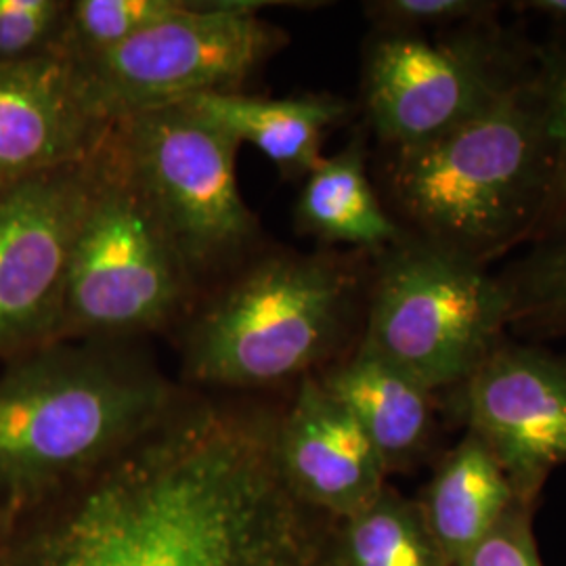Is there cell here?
Listing matches in <instances>:
<instances>
[{
	"mask_svg": "<svg viewBox=\"0 0 566 566\" xmlns=\"http://www.w3.org/2000/svg\"><path fill=\"white\" fill-rule=\"evenodd\" d=\"M537 86L556 149V202L549 231L566 223V32L554 30L549 41L537 44Z\"/></svg>",
	"mask_w": 566,
	"mask_h": 566,
	"instance_id": "cell-23",
	"label": "cell"
},
{
	"mask_svg": "<svg viewBox=\"0 0 566 566\" xmlns=\"http://www.w3.org/2000/svg\"><path fill=\"white\" fill-rule=\"evenodd\" d=\"M277 464L292 493L311 507L348 518L369 506L388 474L364 428L317 376H304L275 437Z\"/></svg>",
	"mask_w": 566,
	"mask_h": 566,
	"instance_id": "cell-13",
	"label": "cell"
},
{
	"mask_svg": "<svg viewBox=\"0 0 566 566\" xmlns=\"http://www.w3.org/2000/svg\"><path fill=\"white\" fill-rule=\"evenodd\" d=\"M518 11L542 15L554 23V30L566 32V0H525L514 4Z\"/></svg>",
	"mask_w": 566,
	"mask_h": 566,
	"instance_id": "cell-25",
	"label": "cell"
},
{
	"mask_svg": "<svg viewBox=\"0 0 566 566\" xmlns=\"http://www.w3.org/2000/svg\"><path fill=\"white\" fill-rule=\"evenodd\" d=\"M531 507L514 504L485 539L458 566H542L531 531Z\"/></svg>",
	"mask_w": 566,
	"mask_h": 566,
	"instance_id": "cell-24",
	"label": "cell"
},
{
	"mask_svg": "<svg viewBox=\"0 0 566 566\" xmlns=\"http://www.w3.org/2000/svg\"><path fill=\"white\" fill-rule=\"evenodd\" d=\"M460 390L468 432L502 465L516 500L533 506L566 464V359L506 338Z\"/></svg>",
	"mask_w": 566,
	"mask_h": 566,
	"instance_id": "cell-11",
	"label": "cell"
},
{
	"mask_svg": "<svg viewBox=\"0 0 566 566\" xmlns=\"http://www.w3.org/2000/svg\"><path fill=\"white\" fill-rule=\"evenodd\" d=\"M277 422L179 401L135 446L51 495L9 566H327L311 507L283 481Z\"/></svg>",
	"mask_w": 566,
	"mask_h": 566,
	"instance_id": "cell-1",
	"label": "cell"
},
{
	"mask_svg": "<svg viewBox=\"0 0 566 566\" xmlns=\"http://www.w3.org/2000/svg\"><path fill=\"white\" fill-rule=\"evenodd\" d=\"M537 44L500 20L428 34L376 32L361 76L367 124L386 149L443 137L535 76Z\"/></svg>",
	"mask_w": 566,
	"mask_h": 566,
	"instance_id": "cell-7",
	"label": "cell"
},
{
	"mask_svg": "<svg viewBox=\"0 0 566 566\" xmlns=\"http://www.w3.org/2000/svg\"><path fill=\"white\" fill-rule=\"evenodd\" d=\"M507 303V329L525 338L566 336V223L528 243L497 273Z\"/></svg>",
	"mask_w": 566,
	"mask_h": 566,
	"instance_id": "cell-18",
	"label": "cell"
},
{
	"mask_svg": "<svg viewBox=\"0 0 566 566\" xmlns=\"http://www.w3.org/2000/svg\"><path fill=\"white\" fill-rule=\"evenodd\" d=\"M179 405L163 376L109 350L46 344L0 378V507L36 506L135 446Z\"/></svg>",
	"mask_w": 566,
	"mask_h": 566,
	"instance_id": "cell-3",
	"label": "cell"
},
{
	"mask_svg": "<svg viewBox=\"0 0 566 566\" xmlns=\"http://www.w3.org/2000/svg\"><path fill=\"white\" fill-rule=\"evenodd\" d=\"M296 227L324 245H350L367 256L403 240V227L369 179L364 133H355L340 151L324 156L304 177Z\"/></svg>",
	"mask_w": 566,
	"mask_h": 566,
	"instance_id": "cell-16",
	"label": "cell"
},
{
	"mask_svg": "<svg viewBox=\"0 0 566 566\" xmlns=\"http://www.w3.org/2000/svg\"><path fill=\"white\" fill-rule=\"evenodd\" d=\"M65 13L60 0H0V61L57 51Z\"/></svg>",
	"mask_w": 566,
	"mask_h": 566,
	"instance_id": "cell-22",
	"label": "cell"
},
{
	"mask_svg": "<svg viewBox=\"0 0 566 566\" xmlns=\"http://www.w3.org/2000/svg\"><path fill=\"white\" fill-rule=\"evenodd\" d=\"M95 160L0 191V355L60 343L67 271L93 198Z\"/></svg>",
	"mask_w": 566,
	"mask_h": 566,
	"instance_id": "cell-10",
	"label": "cell"
},
{
	"mask_svg": "<svg viewBox=\"0 0 566 566\" xmlns=\"http://www.w3.org/2000/svg\"><path fill=\"white\" fill-rule=\"evenodd\" d=\"M187 0H76L67 2L57 51L76 63L133 41L156 23L181 13Z\"/></svg>",
	"mask_w": 566,
	"mask_h": 566,
	"instance_id": "cell-20",
	"label": "cell"
},
{
	"mask_svg": "<svg viewBox=\"0 0 566 566\" xmlns=\"http://www.w3.org/2000/svg\"><path fill=\"white\" fill-rule=\"evenodd\" d=\"M386 196L407 233L489 266L542 238L556 202V149L531 81L434 142L386 149Z\"/></svg>",
	"mask_w": 566,
	"mask_h": 566,
	"instance_id": "cell-2",
	"label": "cell"
},
{
	"mask_svg": "<svg viewBox=\"0 0 566 566\" xmlns=\"http://www.w3.org/2000/svg\"><path fill=\"white\" fill-rule=\"evenodd\" d=\"M374 259L359 344L428 390L460 388L506 340V296L489 266L407 231Z\"/></svg>",
	"mask_w": 566,
	"mask_h": 566,
	"instance_id": "cell-5",
	"label": "cell"
},
{
	"mask_svg": "<svg viewBox=\"0 0 566 566\" xmlns=\"http://www.w3.org/2000/svg\"><path fill=\"white\" fill-rule=\"evenodd\" d=\"M185 105L214 122L240 145H254L290 179H304L324 160L325 135L353 114V105L332 93L259 99L229 91L202 95Z\"/></svg>",
	"mask_w": 566,
	"mask_h": 566,
	"instance_id": "cell-15",
	"label": "cell"
},
{
	"mask_svg": "<svg viewBox=\"0 0 566 566\" xmlns=\"http://www.w3.org/2000/svg\"><path fill=\"white\" fill-rule=\"evenodd\" d=\"M344 521L340 566H447L420 504L388 489Z\"/></svg>",
	"mask_w": 566,
	"mask_h": 566,
	"instance_id": "cell-19",
	"label": "cell"
},
{
	"mask_svg": "<svg viewBox=\"0 0 566 566\" xmlns=\"http://www.w3.org/2000/svg\"><path fill=\"white\" fill-rule=\"evenodd\" d=\"M514 504L518 500L502 465L468 432L437 468L420 510L447 566H458Z\"/></svg>",
	"mask_w": 566,
	"mask_h": 566,
	"instance_id": "cell-17",
	"label": "cell"
},
{
	"mask_svg": "<svg viewBox=\"0 0 566 566\" xmlns=\"http://www.w3.org/2000/svg\"><path fill=\"white\" fill-rule=\"evenodd\" d=\"M266 2H189L181 13L133 41L76 63L88 95L107 122L235 91L287 44L261 20Z\"/></svg>",
	"mask_w": 566,
	"mask_h": 566,
	"instance_id": "cell-9",
	"label": "cell"
},
{
	"mask_svg": "<svg viewBox=\"0 0 566 566\" xmlns=\"http://www.w3.org/2000/svg\"><path fill=\"white\" fill-rule=\"evenodd\" d=\"M109 126L81 67L60 51L0 61V191L91 163Z\"/></svg>",
	"mask_w": 566,
	"mask_h": 566,
	"instance_id": "cell-12",
	"label": "cell"
},
{
	"mask_svg": "<svg viewBox=\"0 0 566 566\" xmlns=\"http://www.w3.org/2000/svg\"><path fill=\"white\" fill-rule=\"evenodd\" d=\"M361 252H280L254 264L202 313L187 338L196 382L259 388L311 376L334 357L367 298Z\"/></svg>",
	"mask_w": 566,
	"mask_h": 566,
	"instance_id": "cell-4",
	"label": "cell"
},
{
	"mask_svg": "<svg viewBox=\"0 0 566 566\" xmlns=\"http://www.w3.org/2000/svg\"><path fill=\"white\" fill-rule=\"evenodd\" d=\"M365 15L376 32L426 34L449 32L470 23L500 20L502 2L495 0H371Z\"/></svg>",
	"mask_w": 566,
	"mask_h": 566,
	"instance_id": "cell-21",
	"label": "cell"
},
{
	"mask_svg": "<svg viewBox=\"0 0 566 566\" xmlns=\"http://www.w3.org/2000/svg\"><path fill=\"white\" fill-rule=\"evenodd\" d=\"M317 378L364 428L388 472L420 460L434 432L432 390L361 344Z\"/></svg>",
	"mask_w": 566,
	"mask_h": 566,
	"instance_id": "cell-14",
	"label": "cell"
},
{
	"mask_svg": "<svg viewBox=\"0 0 566 566\" xmlns=\"http://www.w3.org/2000/svg\"><path fill=\"white\" fill-rule=\"evenodd\" d=\"M231 135L189 105L112 122L102 151L139 196L191 280L240 256L259 231L243 200Z\"/></svg>",
	"mask_w": 566,
	"mask_h": 566,
	"instance_id": "cell-6",
	"label": "cell"
},
{
	"mask_svg": "<svg viewBox=\"0 0 566 566\" xmlns=\"http://www.w3.org/2000/svg\"><path fill=\"white\" fill-rule=\"evenodd\" d=\"M95 166L93 198L67 271L60 340L160 329L193 285L163 229L103 151Z\"/></svg>",
	"mask_w": 566,
	"mask_h": 566,
	"instance_id": "cell-8",
	"label": "cell"
}]
</instances>
